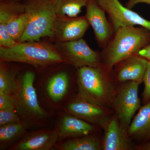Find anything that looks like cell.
<instances>
[{
  "mask_svg": "<svg viewBox=\"0 0 150 150\" xmlns=\"http://www.w3.org/2000/svg\"><path fill=\"white\" fill-rule=\"evenodd\" d=\"M16 108L0 110V126L20 122Z\"/></svg>",
  "mask_w": 150,
  "mask_h": 150,
  "instance_id": "obj_24",
  "label": "cell"
},
{
  "mask_svg": "<svg viewBox=\"0 0 150 150\" xmlns=\"http://www.w3.org/2000/svg\"><path fill=\"white\" fill-rule=\"evenodd\" d=\"M35 75L27 71L16 82V89L13 95L16 108L23 117L28 118H42L46 113L40 106L34 88Z\"/></svg>",
  "mask_w": 150,
  "mask_h": 150,
  "instance_id": "obj_5",
  "label": "cell"
},
{
  "mask_svg": "<svg viewBox=\"0 0 150 150\" xmlns=\"http://www.w3.org/2000/svg\"><path fill=\"white\" fill-rule=\"evenodd\" d=\"M115 33L100 54L102 64L109 69L123 60L138 54L150 43V30L143 26L122 27Z\"/></svg>",
  "mask_w": 150,
  "mask_h": 150,
  "instance_id": "obj_1",
  "label": "cell"
},
{
  "mask_svg": "<svg viewBox=\"0 0 150 150\" xmlns=\"http://www.w3.org/2000/svg\"><path fill=\"white\" fill-rule=\"evenodd\" d=\"M54 47L65 63L77 69L84 67H96L102 64L100 55L89 47L83 39L54 43Z\"/></svg>",
  "mask_w": 150,
  "mask_h": 150,
  "instance_id": "obj_7",
  "label": "cell"
},
{
  "mask_svg": "<svg viewBox=\"0 0 150 150\" xmlns=\"http://www.w3.org/2000/svg\"><path fill=\"white\" fill-rule=\"evenodd\" d=\"M69 86V79L67 73L60 71L49 79L47 83L46 90L48 96L53 101H60L67 93Z\"/></svg>",
  "mask_w": 150,
  "mask_h": 150,
  "instance_id": "obj_18",
  "label": "cell"
},
{
  "mask_svg": "<svg viewBox=\"0 0 150 150\" xmlns=\"http://www.w3.org/2000/svg\"><path fill=\"white\" fill-rule=\"evenodd\" d=\"M89 25L85 16L75 17L57 16L49 38L54 43L79 40L83 37Z\"/></svg>",
  "mask_w": 150,
  "mask_h": 150,
  "instance_id": "obj_8",
  "label": "cell"
},
{
  "mask_svg": "<svg viewBox=\"0 0 150 150\" xmlns=\"http://www.w3.org/2000/svg\"><path fill=\"white\" fill-rule=\"evenodd\" d=\"M89 0H53L57 16H77Z\"/></svg>",
  "mask_w": 150,
  "mask_h": 150,
  "instance_id": "obj_20",
  "label": "cell"
},
{
  "mask_svg": "<svg viewBox=\"0 0 150 150\" xmlns=\"http://www.w3.org/2000/svg\"><path fill=\"white\" fill-rule=\"evenodd\" d=\"M5 1H22L23 0H5Z\"/></svg>",
  "mask_w": 150,
  "mask_h": 150,
  "instance_id": "obj_30",
  "label": "cell"
},
{
  "mask_svg": "<svg viewBox=\"0 0 150 150\" xmlns=\"http://www.w3.org/2000/svg\"><path fill=\"white\" fill-rule=\"evenodd\" d=\"M142 3L150 5V0H129L126 4V7L131 9L137 4Z\"/></svg>",
  "mask_w": 150,
  "mask_h": 150,
  "instance_id": "obj_27",
  "label": "cell"
},
{
  "mask_svg": "<svg viewBox=\"0 0 150 150\" xmlns=\"http://www.w3.org/2000/svg\"><path fill=\"white\" fill-rule=\"evenodd\" d=\"M59 138V131H43L26 134L11 148L14 150H49L56 144Z\"/></svg>",
  "mask_w": 150,
  "mask_h": 150,
  "instance_id": "obj_14",
  "label": "cell"
},
{
  "mask_svg": "<svg viewBox=\"0 0 150 150\" xmlns=\"http://www.w3.org/2000/svg\"><path fill=\"white\" fill-rule=\"evenodd\" d=\"M56 148L61 150H100L102 143L97 137L88 135L67 140Z\"/></svg>",
  "mask_w": 150,
  "mask_h": 150,
  "instance_id": "obj_19",
  "label": "cell"
},
{
  "mask_svg": "<svg viewBox=\"0 0 150 150\" xmlns=\"http://www.w3.org/2000/svg\"><path fill=\"white\" fill-rule=\"evenodd\" d=\"M22 1L28 20L18 43L39 41L41 38L50 37L51 28L57 17L53 0H23Z\"/></svg>",
  "mask_w": 150,
  "mask_h": 150,
  "instance_id": "obj_4",
  "label": "cell"
},
{
  "mask_svg": "<svg viewBox=\"0 0 150 150\" xmlns=\"http://www.w3.org/2000/svg\"><path fill=\"white\" fill-rule=\"evenodd\" d=\"M16 82L11 71L1 63L0 66V93L13 95L16 89Z\"/></svg>",
  "mask_w": 150,
  "mask_h": 150,
  "instance_id": "obj_23",
  "label": "cell"
},
{
  "mask_svg": "<svg viewBox=\"0 0 150 150\" xmlns=\"http://www.w3.org/2000/svg\"><path fill=\"white\" fill-rule=\"evenodd\" d=\"M138 54L146 58L149 62H150V43L139 51Z\"/></svg>",
  "mask_w": 150,
  "mask_h": 150,
  "instance_id": "obj_28",
  "label": "cell"
},
{
  "mask_svg": "<svg viewBox=\"0 0 150 150\" xmlns=\"http://www.w3.org/2000/svg\"><path fill=\"white\" fill-rule=\"evenodd\" d=\"M27 127L22 121L0 126L1 145L8 144L21 138L25 133Z\"/></svg>",
  "mask_w": 150,
  "mask_h": 150,
  "instance_id": "obj_21",
  "label": "cell"
},
{
  "mask_svg": "<svg viewBox=\"0 0 150 150\" xmlns=\"http://www.w3.org/2000/svg\"><path fill=\"white\" fill-rule=\"evenodd\" d=\"M28 18L25 12L15 17L7 25V28L11 37L18 42L23 34L27 26Z\"/></svg>",
  "mask_w": 150,
  "mask_h": 150,
  "instance_id": "obj_22",
  "label": "cell"
},
{
  "mask_svg": "<svg viewBox=\"0 0 150 150\" xmlns=\"http://www.w3.org/2000/svg\"><path fill=\"white\" fill-rule=\"evenodd\" d=\"M85 16L93 28L96 38L100 46H106L114 30L105 15V12L98 4L97 0H89L86 6Z\"/></svg>",
  "mask_w": 150,
  "mask_h": 150,
  "instance_id": "obj_12",
  "label": "cell"
},
{
  "mask_svg": "<svg viewBox=\"0 0 150 150\" xmlns=\"http://www.w3.org/2000/svg\"><path fill=\"white\" fill-rule=\"evenodd\" d=\"M98 4L109 16L114 31L122 27L139 25L150 30V21L139 14L123 6L118 0H97Z\"/></svg>",
  "mask_w": 150,
  "mask_h": 150,
  "instance_id": "obj_9",
  "label": "cell"
},
{
  "mask_svg": "<svg viewBox=\"0 0 150 150\" xmlns=\"http://www.w3.org/2000/svg\"><path fill=\"white\" fill-rule=\"evenodd\" d=\"M149 62L147 59L139 54L123 60L116 65V81L120 83L133 81L140 84L143 82Z\"/></svg>",
  "mask_w": 150,
  "mask_h": 150,
  "instance_id": "obj_13",
  "label": "cell"
},
{
  "mask_svg": "<svg viewBox=\"0 0 150 150\" xmlns=\"http://www.w3.org/2000/svg\"><path fill=\"white\" fill-rule=\"evenodd\" d=\"M102 64L77 69L78 96L95 104L112 108L116 86Z\"/></svg>",
  "mask_w": 150,
  "mask_h": 150,
  "instance_id": "obj_2",
  "label": "cell"
},
{
  "mask_svg": "<svg viewBox=\"0 0 150 150\" xmlns=\"http://www.w3.org/2000/svg\"><path fill=\"white\" fill-rule=\"evenodd\" d=\"M135 149L137 150H150V139L143 143L135 147Z\"/></svg>",
  "mask_w": 150,
  "mask_h": 150,
  "instance_id": "obj_29",
  "label": "cell"
},
{
  "mask_svg": "<svg viewBox=\"0 0 150 150\" xmlns=\"http://www.w3.org/2000/svg\"><path fill=\"white\" fill-rule=\"evenodd\" d=\"M59 138H77L89 135L95 130L92 124L73 115H65L61 119L59 128Z\"/></svg>",
  "mask_w": 150,
  "mask_h": 150,
  "instance_id": "obj_16",
  "label": "cell"
},
{
  "mask_svg": "<svg viewBox=\"0 0 150 150\" xmlns=\"http://www.w3.org/2000/svg\"><path fill=\"white\" fill-rule=\"evenodd\" d=\"M127 131L131 138L141 143L150 139V100L140 108Z\"/></svg>",
  "mask_w": 150,
  "mask_h": 150,
  "instance_id": "obj_17",
  "label": "cell"
},
{
  "mask_svg": "<svg viewBox=\"0 0 150 150\" xmlns=\"http://www.w3.org/2000/svg\"><path fill=\"white\" fill-rule=\"evenodd\" d=\"M110 108L95 104L78 96L67 107V110L71 115L99 126L111 116L112 110Z\"/></svg>",
  "mask_w": 150,
  "mask_h": 150,
  "instance_id": "obj_11",
  "label": "cell"
},
{
  "mask_svg": "<svg viewBox=\"0 0 150 150\" xmlns=\"http://www.w3.org/2000/svg\"><path fill=\"white\" fill-rule=\"evenodd\" d=\"M25 12L23 1H0V47H10L16 44L11 37L7 25L15 17Z\"/></svg>",
  "mask_w": 150,
  "mask_h": 150,
  "instance_id": "obj_15",
  "label": "cell"
},
{
  "mask_svg": "<svg viewBox=\"0 0 150 150\" xmlns=\"http://www.w3.org/2000/svg\"><path fill=\"white\" fill-rule=\"evenodd\" d=\"M139 85L137 82L128 81L116 87L112 108L127 130L135 113L142 107L139 96Z\"/></svg>",
  "mask_w": 150,
  "mask_h": 150,
  "instance_id": "obj_6",
  "label": "cell"
},
{
  "mask_svg": "<svg viewBox=\"0 0 150 150\" xmlns=\"http://www.w3.org/2000/svg\"><path fill=\"white\" fill-rule=\"evenodd\" d=\"M143 82L144 84V89L142 96L143 103L145 104L150 100V62H149Z\"/></svg>",
  "mask_w": 150,
  "mask_h": 150,
  "instance_id": "obj_25",
  "label": "cell"
},
{
  "mask_svg": "<svg viewBox=\"0 0 150 150\" xmlns=\"http://www.w3.org/2000/svg\"><path fill=\"white\" fill-rule=\"evenodd\" d=\"M104 131L101 142L103 150H132L135 149L127 129L116 114L111 115L100 126Z\"/></svg>",
  "mask_w": 150,
  "mask_h": 150,
  "instance_id": "obj_10",
  "label": "cell"
},
{
  "mask_svg": "<svg viewBox=\"0 0 150 150\" xmlns=\"http://www.w3.org/2000/svg\"><path fill=\"white\" fill-rule=\"evenodd\" d=\"M16 108L15 101L13 96L0 93V110Z\"/></svg>",
  "mask_w": 150,
  "mask_h": 150,
  "instance_id": "obj_26",
  "label": "cell"
},
{
  "mask_svg": "<svg viewBox=\"0 0 150 150\" xmlns=\"http://www.w3.org/2000/svg\"><path fill=\"white\" fill-rule=\"evenodd\" d=\"M0 61L25 63L36 68L65 63L54 45L40 41L18 42L11 47H0Z\"/></svg>",
  "mask_w": 150,
  "mask_h": 150,
  "instance_id": "obj_3",
  "label": "cell"
}]
</instances>
